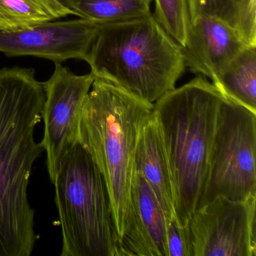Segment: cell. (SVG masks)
<instances>
[{
  "label": "cell",
  "instance_id": "cell-15",
  "mask_svg": "<svg viewBox=\"0 0 256 256\" xmlns=\"http://www.w3.org/2000/svg\"><path fill=\"white\" fill-rule=\"evenodd\" d=\"M68 16L56 0H0V31H14Z\"/></svg>",
  "mask_w": 256,
  "mask_h": 256
},
{
  "label": "cell",
  "instance_id": "cell-3",
  "mask_svg": "<svg viewBox=\"0 0 256 256\" xmlns=\"http://www.w3.org/2000/svg\"><path fill=\"white\" fill-rule=\"evenodd\" d=\"M152 108L112 82L94 78L82 110L79 142L106 181L118 240L131 205L138 142Z\"/></svg>",
  "mask_w": 256,
  "mask_h": 256
},
{
  "label": "cell",
  "instance_id": "cell-12",
  "mask_svg": "<svg viewBox=\"0 0 256 256\" xmlns=\"http://www.w3.org/2000/svg\"><path fill=\"white\" fill-rule=\"evenodd\" d=\"M134 167L152 188L168 224L175 218L173 184L161 132L152 113L139 137Z\"/></svg>",
  "mask_w": 256,
  "mask_h": 256
},
{
  "label": "cell",
  "instance_id": "cell-7",
  "mask_svg": "<svg viewBox=\"0 0 256 256\" xmlns=\"http://www.w3.org/2000/svg\"><path fill=\"white\" fill-rule=\"evenodd\" d=\"M94 80L91 73L78 76L56 62L53 74L43 83L46 100L42 112L44 128L41 144L52 182L64 157L79 142L82 110Z\"/></svg>",
  "mask_w": 256,
  "mask_h": 256
},
{
  "label": "cell",
  "instance_id": "cell-2",
  "mask_svg": "<svg viewBox=\"0 0 256 256\" xmlns=\"http://www.w3.org/2000/svg\"><path fill=\"white\" fill-rule=\"evenodd\" d=\"M223 100L217 88L199 76L154 104L172 175L175 218L184 227L202 196Z\"/></svg>",
  "mask_w": 256,
  "mask_h": 256
},
{
  "label": "cell",
  "instance_id": "cell-9",
  "mask_svg": "<svg viewBox=\"0 0 256 256\" xmlns=\"http://www.w3.org/2000/svg\"><path fill=\"white\" fill-rule=\"evenodd\" d=\"M98 24L86 19L44 22L14 31H0V52L30 56L61 64L86 62L98 34Z\"/></svg>",
  "mask_w": 256,
  "mask_h": 256
},
{
  "label": "cell",
  "instance_id": "cell-4",
  "mask_svg": "<svg viewBox=\"0 0 256 256\" xmlns=\"http://www.w3.org/2000/svg\"><path fill=\"white\" fill-rule=\"evenodd\" d=\"M86 62L94 78L152 104L176 88L186 70L182 48L152 13L100 24Z\"/></svg>",
  "mask_w": 256,
  "mask_h": 256
},
{
  "label": "cell",
  "instance_id": "cell-13",
  "mask_svg": "<svg viewBox=\"0 0 256 256\" xmlns=\"http://www.w3.org/2000/svg\"><path fill=\"white\" fill-rule=\"evenodd\" d=\"M211 83L224 98L256 114V46L244 48Z\"/></svg>",
  "mask_w": 256,
  "mask_h": 256
},
{
  "label": "cell",
  "instance_id": "cell-1",
  "mask_svg": "<svg viewBox=\"0 0 256 256\" xmlns=\"http://www.w3.org/2000/svg\"><path fill=\"white\" fill-rule=\"evenodd\" d=\"M44 100L34 68L0 70V256H30L38 238L28 188L44 152L35 139Z\"/></svg>",
  "mask_w": 256,
  "mask_h": 256
},
{
  "label": "cell",
  "instance_id": "cell-18",
  "mask_svg": "<svg viewBox=\"0 0 256 256\" xmlns=\"http://www.w3.org/2000/svg\"><path fill=\"white\" fill-rule=\"evenodd\" d=\"M167 244L168 256H193L188 226H180L175 218L167 224Z\"/></svg>",
  "mask_w": 256,
  "mask_h": 256
},
{
  "label": "cell",
  "instance_id": "cell-10",
  "mask_svg": "<svg viewBox=\"0 0 256 256\" xmlns=\"http://www.w3.org/2000/svg\"><path fill=\"white\" fill-rule=\"evenodd\" d=\"M131 196L118 256H168L166 216L152 188L136 170Z\"/></svg>",
  "mask_w": 256,
  "mask_h": 256
},
{
  "label": "cell",
  "instance_id": "cell-14",
  "mask_svg": "<svg viewBox=\"0 0 256 256\" xmlns=\"http://www.w3.org/2000/svg\"><path fill=\"white\" fill-rule=\"evenodd\" d=\"M190 19L210 17L235 30L248 46H256V0H187Z\"/></svg>",
  "mask_w": 256,
  "mask_h": 256
},
{
  "label": "cell",
  "instance_id": "cell-8",
  "mask_svg": "<svg viewBox=\"0 0 256 256\" xmlns=\"http://www.w3.org/2000/svg\"><path fill=\"white\" fill-rule=\"evenodd\" d=\"M256 194L223 196L194 211L188 223L193 256H256Z\"/></svg>",
  "mask_w": 256,
  "mask_h": 256
},
{
  "label": "cell",
  "instance_id": "cell-6",
  "mask_svg": "<svg viewBox=\"0 0 256 256\" xmlns=\"http://www.w3.org/2000/svg\"><path fill=\"white\" fill-rule=\"evenodd\" d=\"M256 114L224 97L197 209L218 197L245 200L256 194Z\"/></svg>",
  "mask_w": 256,
  "mask_h": 256
},
{
  "label": "cell",
  "instance_id": "cell-16",
  "mask_svg": "<svg viewBox=\"0 0 256 256\" xmlns=\"http://www.w3.org/2000/svg\"><path fill=\"white\" fill-rule=\"evenodd\" d=\"M152 4L154 0H79L71 10L80 18L103 24L150 14Z\"/></svg>",
  "mask_w": 256,
  "mask_h": 256
},
{
  "label": "cell",
  "instance_id": "cell-17",
  "mask_svg": "<svg viewBox=\"0 0 256 256\" xmlns=\"http://www.w3.org/2000/svg\"><path fill=\"white\" fill-rule=\"evenodd\" d=\"M154 12L158 23L168 34L182 46L190 26L187 0H154Z\"/></svg>",
  "mask_w": 256,
  "mask_h": 256
},
{
  "label": "cell",
  "instance_id": "cell-11",
  "mask_svg": "<svg viewBox=\"0 0 256 256\" xmlns=\"http://www.w3.org/2000/svg\"><path fill=\"white\" fill-rule=\"evenodd\" d=\"M248 44L234 28L218 19H191L182 48L186 68L211 80Z\"/></svg>",
  "mask_w": 256,
  "mask_h": 256
},
{
  "label": "cell",
  "instance_id": "cell-5",
  "mask_svg": "<svg viewBox=\"0 0 256 256\" xmlns=\"http://www.w3.org/2000/svg\"><path fill=\"white\" fill-rule=\"evenodd\" d=\"M62 232L61 256H118V236L102 174L78 142L53 182Z\"/></svg>",
  "mask_w": 256,
  "mask_h": 256
},
{
  "label": "cell",
  "instance_id": "cell-19",
  "mask_svg": "<svg viewBox=\"0 0 256 256\" xmlns=\"http://www.w3.org/2000/svg\"><path fill=\"white\" fill-rule=\"evenodd\" d=\"M56 1H58L60 4H61V5L64 6V7H66V8L71 10L73 6H74L76 2H78L79 0H56Z\"/></svg>",
  "mask_w": 256,
  "mask_h": 256
}]
</instances>
